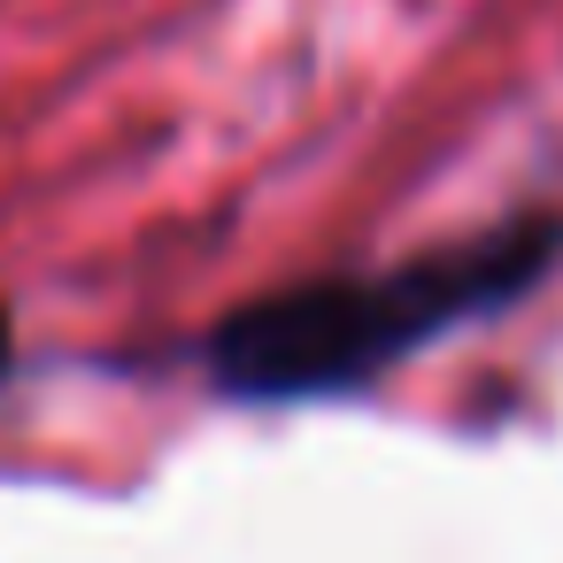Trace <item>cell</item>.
<instances>
[{
	"label": "cell",
	"instance_id": "cell-1",
	"mask_svg": "<svg viewBox=\"0 0 563 563\" xmlns=\"http://www.w3.org/2000/svg\"><path fill=\"white\" fill-rule=\"evenodd\" d=\"M563 255L555 217H517L455 247H424L378 271H317L240 301L209 340V378L232 401H332L363 394L394 363L440 347L463 324L525 301Z\"/></svg>",
	"mask_w": 563,
	"mask_h": 563
},
{
	"label": "cell",
	"instance_id": "cell-2",
	"mask_svg": "<svg viewBox=\"0 0 563 563\" xmlns=\"http://www.w3.org/2000/svg\"><path fill=\"white\" fill-rule=\"evenodd\" d=\"M0 371H9V317H0Z\"/></svg>",
	"mask_w": 563,
	"mask_h": 563
}]
</instances>
